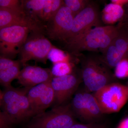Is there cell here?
<instances>
[{
    "label": "cell",
    "instance_id": "9a60e30c",
    "mask_svg": "<svg viewBox=\"0 0 128 128\" xmlns=\"http://www.w3.org/2000/svg\"><path fill=\"white\" fill-rule=\"evenodd\" d=\"M124 12L123 6L113 3L108 4L105 6L101 14L102 20L108 25H112L122 20Z\"/></svg>",
    "mask_w": 128,
    "mask_h": 128
},
{
    "label": "cell",
    "instance_id": "4dcf8cb0",
    "mask_svg": "<svg viewBox=\"0 0 128 128\" xmlns=\"http://www.w3.org/2000/svg\"><path fill=\"white\" fill-rule=\"evenodd\" d=\"M118 128H128V118L124 119L120 124Z\"/></svg>",
    "mask_w": 128,
    "mask_h": 128
},
{
    "label": "cell",
    "instance_id": "3957f363",
    "mask_svg": "<svg viewBox=\"0 0 128 128\" xmlns=\"http://www.w3.org/2000/svg\"><path fill=\"white\" fill-rule=\"evenodd\" d=\"M75 56L81 63L82 80L89 91L96 92L115 80L116 76L98 56L86 57L81 54Z\"/></svg>",
    "mask_w": 128,
    "mask_h": 128
},
{
    "label": "cell",
    "instance_id": "484cf974",
    "mask_svg": "<svg viewBox=\"0 0 128 128\" xmlns=\"http://www.w3.org/2000/svg\"><path fill=\"white\" fill-rule=\"evenodd\" d=\"M68 128H108V127L105 124L93 122L86 124L76 123Z\"/></svg>",
    "mask_w": 128,
    "mask_h": 128
},
{
    "label": "cell",
    "instance_id": "f1b7e54d",
    "mask_svg": "<svg viewBox=\"0 0 128 128\" xmlns=\"http://www.w3.org/2000/svg\"><path fill=\"white\" fill-rule=\"evenodd\" d=\"M126 9L124 10V14L123 18L119 22L128 26V3L126 5Z\"/></svg>",
    "mask_w": 128,
    "mask_h": 128
},
{
    "label": "cell",
    "instance_id": "30bf717a",
    "mask_svg": "<svg viewBox=\"0 0 128 128\" xmlns=\"http://www.w3.org/2000/svg\"><path fill=\"white\" fill-rule=\"evenodd\" d=\"M81 79L82 76L78 75L76 70L68 75L53 77L51 82L55 96L53 107L66 104L78 89Z\"/></svg>",
    "mask_w": 128,
    "mask_h": 128
},
{
    "label": "cell",
    "instance_id": "44dd1931",
    "mask_svg": "<svg viewBox=\"0 0 128 128\" xmlns=\"http://www.w3.org/2000/svg\"><path fill=\"white\" fill-rule=\"evenodd\" d=\"M48 58L52 63L53 64L60 62L73 63V58L69 53L66 52L54 46L49 52Z\"/></svg>",
    "mask_w": 128,
    "mask_h": 128
},
{
    "label": "cell",
    "instance_id": "cb8c5ba5",
    "mask_svg": "<svg viewBox=\"0 0 128 128\" xmlns=\"http://www.w3.org/2000/svg\"><path fill=\"white\" fill-rule=\"evenodd\" d=\"M0 8L18 12H25L22 1L18 0H0Z\"/></svg>",
    "mask_w": 128,
    "mask_h": 128
},
{
    "label": "cell",
    "instance_id": "7402d4cb",
    "mask_svg": "<svg viewBox=\"0 0 128 128\" xmlns=\"http://www.w3.org/2000/svg\"><path fill=\"white\" fill-rule=\"evenodd\" d=\"M75 70L73 63L60 62L54 64L51 70L54 77H60L70 74Z\"/></svg>",
    "mask_w": 128,
    "mask_h": 128
},
{
    "label": "cell",
    "instance_id": "5b68a950",
    "mask_svg": "<svg viewBox=\"0 0 128 128\" xmlns=\"http://www.w3.org/2000/svg\"><path fill=\"white\" fill-rule=\"evenodd\" d=\"M94 96L103 114L116 112L128 100V86L112 82L95 92Z\"/></svg>",
    "mask_w": 128,
    "mask_h": 128
},
{
    "label": "cell",
    "instance_id": "d4e9b609",
    "mask_svg": "<svg viewBox=\"0 0 128 128\" xmlns=\"http://www.w3.org/2000/svg\"><path fill=\"white\" fill-rule=\"evenodd\" d=\"M114 76L119 78L128 77V59L121 60L115 67Z\"/></svg>",
    "mask_w": 128,
    "mask_h": 128
},
{
    "label": "cell",
    "instance_id": "7a4b0ae2",
    "mask_svg": "<svg viewBox=\"0 0 128 128\" xmlns=\"http://www.w3.org/2000/svg\"><path fill=\"white\" fill-rule=\"evenodd\" d=\"M116 26L106 25L93 28L72 43L66 45L69 52L74 55L84 51L106 50L118 34Z\"/></svg>",
    "mask_w": 128,
    "mask_h": 128
},
{
    "label": "cell",
    "instance_id": "603a6c76",
    "mask_svg": "<svg viewBox=\"0 0 128 128\" xmlns=\"http://www.w3.org/2000/svg\"><path fill=\"white\" fill-rule=\"evenodd\" d=\"M92 1L89 0H64V5L76 16L87 7Z\"/></svg>",
    "mask_w": 128,
    "mask_h": 128
},
{
    "label": "cell",
    "instance_id": "9c48e42d",
    "mask_svg": "<svg viewBox=\"0 0 128 128\" xmlns=\"http://www.w3.org/2000/svg\"><path fill=\"white\" fill-rule=\"evenodd\" d=\"M75 16L64 4L46 24V34L52 40L66 43L73 27Z\"/></svg>",
    "mask_w": 128,
    "mask_h": 128
},
{
    "label": "cell",
    "instance_id": "4fadbf2b",
    "mask_svg": "<svg viewBox=\"0 0 128 128\" xmlns=\"http://www.w3.org/2000/svg\"><path fill=\"white\" fill-rule=\"evenodd\" d=\"M51 82L36 94L34 116L45 112L46 109L54 104L55 96Z\"/></svg>",
    "mask_w": 128,
    "mask_h": 128
},
{
    "label": "cell",
    "instance_id": "2e32d148",
    "mask_svg": "<svg viewBox=\"0 0 128 128\" xmlns=\"http://www.w3.org/2000/svg\"><path fill=\"white\" fill-rule=\"evenodd\" d=\"M86 104V113L87 123L96 122L104 114L98 102L94 95L87 92H83Z\"/></svg>",
    "mask_w": 128,
    "mask_h": 128
},
{
    "label": "cell",
    "instance_id": "4316f807",
    "mask_svg": "<svg viewBox=\"0 0 128 128\" xmlns=\"http://www.w3.org/2000/svg\"><path fill=\"white\" fill-rule=\"evenodd\" d=\"M19 60H13L8 58L0 56V71L4 70L20 64Z\"/></svg>",
    "mask_w": 128,
    "mask_h": 128
},
{
    "label": "cell",
    "instance_id": "ba28073f",
    "mask_svg": "<svg viewBox=\"0 0 128 128\" xmlns=\"http://www.w3.org/2000/svg\"><path fill=\"white\" fill-rule=\"evenodd\" d=\"M98 6L92 1L82 11L74 17L73 27L66 44L74 42L93 28L103 26Z\"/></svg>",
    "mask_w": 128,
    "mask_h": 128
},
{
    "label": "cell",
    "instance_id": "5bb4252c",
    "mask_svg": "<svg viewBox=\"0 0 128 128\" xmlns=\"http://www.w3.org/2000/svg\"><path fill=\"white\" fill-rule=\"evenodd\" d=\"M118 32L116 36L111 44L123 59L128 58V26L118 22L117 25Z\"/></svg>",
    "mask_w": 128,
    "mask_h": 128
},
{
    "label": "cell",
    "instance_id": "8992f818",
    "mask_svg": "<svg viewBox=\"0 0 128 128\" xmlns=\"http://www.w3.org/2000/svg\"><path fill=\"white\" fill-rule=\"evenodd\" d=\"M45 35L42 33L33 32L29 34L19 54V60L23 66L32 60L47 64L48 54L54 46Z\"/></svg>",
    "mask_w": 128,
    "mask_h": 128
},
{
    "label": "cell",
    "instance_id": "8fae6325",
    "mask_svg": "<svg viewBox=\"0 0 128 128\" xmlns=\"http://www.w3.org/2000/svg\"><path fill=\"white\" fill-rule=\"evenodd\" d=\"M13 26L24 27L32 32L46 34L45 26L35 21L26 12H18L0 8V29Z\"/></svg>",
    "mask_w": 128,
    "mask_h": 128
},
{
    "label": "cell",
    "instance_id": "6da1fadb",
    "mask_svg": "<svg viewBox=\"0 0 128 128\" xmlns=\"http://www.w3.org/2000/svg\"><path fill=\"white\" fill-rule=\"evenodd\" d=\"M4 88L0 93L2 111L14 124L28 122L33 117L28 97L31 88H15L12 86Z\"/></svg>",
    "mask_w": 128,
    "mask_h": 128
},
{
    "label": "cell",
    "instance_id": "f546056e",
    "mask_svg": "<svg viewBox=\"0 0 128 128\" xmlns=\"http://www.w3.org/2000/svg\"><path fill=\"white\" fill-rule=\"evenodd\" d=\"M111 1L112 3L119 5L123 7L128 3V0H112Z\"/></svg>",
    "mask_w": 128,
    "mask_h": 128
},
{
    "label": "cell",
    "instance_id": "ffe728a7",
    "mask_svg": "<svg viewBox=\"0 0 128 128\" xmlns=\"http://www.w3.org/2000/svg\"><path fill=\"white\" fill-rule=\"evenodd\" d=\"M22 64H18L10 68L0 71V83L4 88L11 86L13 80L16 79L20 72Z\"/></svg>",
    "mask_w": 128,
    "mask_h": 128
},
{
    "label": "cell",
    "instance_id": "7c38bea8",
    "mask_svg": "<svg viewBox=\"0 0 128 128\" xmlns=\"http://www.w3.org/2000/svg\"><path fill=\"white\" fill-rule=\"evenodd\" d=\"M53 77L50 69L26 65L21 70L17 80L18 83L24 88H31L41 83L51 81Z\"/></svg>",
    "mask_w": 128,
    "mask_h": 128
},
{
    "label": "cell",
    "instance_id": "52a82bcc",
    "mask_svg": "<svg viewBox=\"0 0 128 128\" xmlns=\"http://www.w3.org/2000/svg\"><path fill=\"white\" fill-rule=\"evenodd\" d=\"M31 32L28 28L18 26L0 29V56L12 60L16 58Z\"/></svg>",
    "mask_w": 128,
    "mask_h": 128
},
{
    "label": "cell",
    "instance_id": "e0dca14e",
    "mask_svg": "<svg viewBox=\"0 0 128 128\" xmlns=\"http://www.w3.org/2000/svg\"><path fill=\"white\" fill-rule=\"evenodd\" d=\"M21 1L25 12L35 21L44 25L41 22V18L46 0Z\"/></svg>",
    "mask_w": 128,
    "mask_h": 128
},
{
    "label": "cell",
    "instance_id": "83f0119b",
    "mask_svg": "<svg viewBox=\"0 0 128 128\" xmlns=\"http://www.w3.org/2000/svg\"><path fill=\"white\" fill-rule=\"evenodd\" d=\"M14 125L5 113L2 111L0 112V128H12Z\"/></svg>",
    "mask_w": 128,
    "mask_h": 128
},
{
    "label": "cell",
    "instance_id": "ac0fdd59",
    "mask_svg": "<svg viewBox=\"0 0 128 128\" xmlns=\"http://www.w3.org/2000/svg\"><path fill=\"white\" fill-rule=\"evenodd\" d=\"M64 5L62 0H46L41 18L42 23L45 26Z\"/></svg>",
    "mask_w": 128,
    "mask_h": 128
},
{
    "label": "cell",
    "instance_id": "d6986e66",
    "mask_svg": "<svg viewBox=\"0 0 128 128\" xmlns=\"http://www.w3.org/2000/svg\"><path fill=\"white\" fill-rule=\"evenodd\" d=\"M70 104L75 115H76L82 120L86 121V104L83 92H76Z\"/></svg>",
    "mask_w": 128,
    "mask_h": 128
},
{
    "label": "cell",
    "instance_id": "277c9868",
    "mask_svg": "<svg viewBox=\"0 0 128 128\" xmlns=\"http://www.w3.org/2000/svg\"><path fill=\"white\" fill-rule=\"evenodd\" d=\"M70 104L53 107L34 116L24 128H68L76 123Z\"/></svg>",
    "mask_w": 128,
    "mask_h": 128
}]
</instances>
